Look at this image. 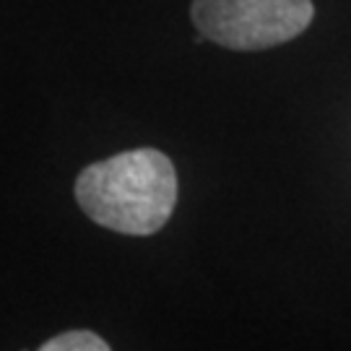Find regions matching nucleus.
Returning a JSON list of instances; mask_svg holds the SVG:
<instances>
[{
    "label": "nucleus",
    "mask_w": 351,
    "mask_h": 351,
    "mask_svg": "<svg viewBox=\"0 0 351 351\" xmlns=\"http://www.w3.org/2000/svg\"><path fill=\"white\" fill-rule=\"evenodd\" d=\"M75 201L91 221L130 237L156 234L175 211L177 172L156 149L114 154L75 180Z\"/></svg>",
    "instance_id": "1"
},
{
    "label": "nucleus",
    "mask_w": 351,
    "mask_h": 351,
    "mask_svg": "<svg viewBox=\"0 0 351 351\" xmlns=\"http://www.w3.org/2000/svg\"><path fill=\"white\" fill-rule=\"evenodd\" d=\"M193 24L226 50H268L310 26V0H193Z\"/></svg>",
    "instance_id": "2"
},
{
    "label": "nucleus",
    "mask_w": 351,
    "mask_h": 351,
    "mask_svg": "<svg viewBox=\"0 0 351 351\" xmlns=\"http://www.w3.org/2000/svg\"><path fill=\"white\" fill-rule=\"evenodd\" d=\"M42 351H107L110 349V343L97 336V333H91V330H68V333H60V336H55V339L45 341Z\"/></svg>",
    "instance_id": "3"
}]
</instances>
